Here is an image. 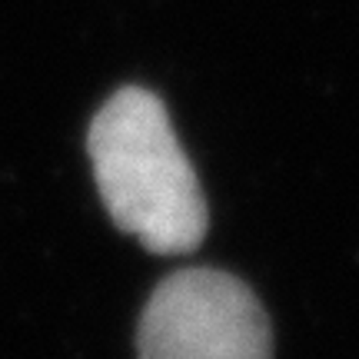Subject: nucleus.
Here are the masks:
<instances>
[{
	"label": "nucleus",
	"mask_w": 359,
	"mask_h": 359,
	"mask_svg": "<svg viewBox=\"0 0 359 359\" xmlns=\"http://www.w3.org/2000/svg\"><path fill=\"white\" fill-rule=\"evenodd\" d=\"M87 154L116 230L163 257L200 246L210 223L206 200L156 93L116 90L90 123Z\"/></svg>",
	"instance_id": "1"
},
{
	"label": "nucleus",
	"mask_w": 359,
	"mask_h": 359,
	"mask_svg": "<svg viewBox=\"0 0 359 359\" xmlns=\"http://www.w3.org/2000/svg\"><path fill=\"white\" fill-rule=\"evenodd\" d=\"M140 359H273L266 309L223 269H180L147 299Z\"/></svg>",
	"instance_id": "2"
}]
</instances>
